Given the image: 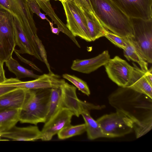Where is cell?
Listing matches in <instances>:
<instances>
[{"instance_id": "cell-25", "label": "cell", "mask_w": 152, "mask_h": 152, "mask_svg": "<svg viewBox=\"0 0 152 152\" xmlns=\"http://www.w3.org/2000/svg\"><path fill=\"white\" fill-rule=\"evenodd\" d=\"M62 107V92L60 88H52L48 111L45 122L48 121Z\"/></svg>"}, {"instance_id": "cell-24", "label": "cell", "mask_w": 152, "mask_h": 152, "mask_svg": "<svg viewBox=\"0 0 152 152\" xmlns=\"http://www.w3.org/2000/svg\"><path fill=\"white\" fill-rule=\"evenodd\" d=\"M9 70L14 74L16 78L31 77L36 79L40 75L35 74L32 70L27 69L21 65L17 61L11 57L5 62Z\"/></svg>"}, {"instance_id": "cell-18", "label": "cell", "mask_w": 152, "mask_h": 152, "mask_svg": "<svg viewBox=\"0 0 152 152\" xmlns=\"http://www.w3.org/2000/svg\"><path fill=\"white\" fill-rule=\"evenodd\" d=\"M14 19V32L16 45L20 48L16 50L19 53H27L34 56L38 59V57L28 40L23 28L18 19L15 17Z\"/></svg>"}, {"instance_id": "cell-31", "label": "cell", "mask_w": 152, "mask_h": 152, "mask_svg": "<svg viewBox=\"0 0 152 152\" xmlns=\"http://www.w3.org/2000/svg\"><path fill=\"white\" fill-rule=\"evenodd\" d=\"M27 3L33 13L36 14L42 20H46L47 21L49 20L46 17L45 15L40 11V7L35 0H26Z\"/></svg>"}, {"instance_id": "cell-41", "label": "cell", "mask_w": 152, "mask_h": 152, "mask_svg": "<svg viewBox=\"0 0 152 152\" xmlns=\"http://www.w3.org/2000/svg\"><path fill=\"white\" fill-rule=\"evenodd\" d=\"M48 0V1H50V0Z\"/></svg>"}, {"instance_id": "cell-14", "label": "cell", "mask_w": 152, "mask_h": 152, "mask_svg": "<svg viewBox=\"0 0 152 152\" xmlns=\"http://www.w3.org/2000/svg\"><path fill=\"white\" fill-rule=\"evenodd\" d=\"M110 58L108 51L105 50L92 58L73 60L71 68L73 70L80 72L89 74L100 67L104 66Z\"/></svg>"}, {"instance_id": "cell-3", "label": "cell", "mask_w": 152, "mask_h": 152, "mask_svg": "<svg viewBox=\"0 0 152 152\" xmlns=\"http://www.w3.org/2000/svg\"><path fill=\"white\" fill-rule=\"evenodd\" d=\"M51 89L32 90L30 96L19 110L20 122L36 125L45 122L48 111Z\"/></svg>"}, {"instance_id": "cell-32", "label": "cell", "mask_w": 152, "mask_h": 152, "mask_svg": "<svg viewBox=\"0 0 152 152\" xmlns=\"http://www.w3.org/2000/svg\"><path fill=\"white\" fill-rule=\"evenodd\" d=\"M14 52L17 56L21 60V61L28 64L31 67L33 68L37 71L41 72H42V70L38 67H37L34 63L30 61H28L27 59L24 58L23 57L21 56L20 55L19 53H18L15 50H14Z\"/></svg>"}, {"instance_id": "cell-38", "label": "cell", "mask_w": 152, "mask_h": 152, "mask_svg": "<svg viewBox=\"0 0 152 152\" xmlns=\"http://www.w3.org/2000/svg\"><path fill=\"white\" fill-rule=\"evenodd\" d=\"M1 137H0V141H7L8 140H7V139H1Z\"/></svg>"}, {"instance_id": "cell-12", "label": "cell", "mask_w": 152, "mask_h": 152, "mask_svg": "<svg viewBox=\"0 0 152 152\" xmlns=\"http://www.w3.org/2000/svg\"><path fill=\"white\" fill-rule=\"evenodd\" d=\"M74 114L69 110L62 107L48 121L45 122L41 132V138L49 141L65 127L71 125Z\"/></svg>"}, {"instance_id": "cell-7", "label": "cell", "mask_w": 152, "mask_h": 152, "mask_svg": "<svg viewBox=\"0 0 152 152\" xmlns=\"http://www.w3.org/2000/svg\"><path fill=\"white\" fill-rule=\"evenodd\" d=\"M61 3L66 18V26L72 34L87 42L92 41L86 22L78 8L69 0Z\"/></svg>"}, {"instance_id": "cell-2", "label": "cell", "mask_w": 152, "mask_h": 152, "mask_svg": "<svg viewBox=\"0 0 152 152\" xmlns=\"http://www.w3.org/2000/svg\"><path fill=\"white\" fill-rule=\"evenodd\" d=\"M90 0L96 15L105 28L124 38L134 37L131 18L111 0Z\"/></svg>"}, {"instance_id": "cell-13", "label": "cell", "mask_w": 152, "mask_h": 152, "mask_svg": "<svg viewBox=\"0 0 152 152\" xmlns=\"http://www.w3.org/2000/svg\"><path fill=\"white\" fill-rule=\"evenodd\" d=\"M10 7L14 17L20 22L24 32L27 34L37 33L33 14L26 0H10Z\"/></svg>"}, {"instance_id": "cell-15", "label": "cell", "mask_w": 152, "mask_h": 152, "mask_svg": "<svg viewBox=\"0 0 152 152\" xmlns=\"http://www.w3.org/2000/svg\"><path fill=\"white\" fill-rule=\"evenodd\" d=\"M32 90L17 88L0 97V110L20 109L30 96Z\"/></svg>"}, {"instance_id": "cell-28", "label": "cell", "mask_w": 152, "mask_h": 152, "mask_svg": "<svg viewBox=\"0 0 152 152\" xmlns=\"http://www.w3.org/2000/svg\"><path fill=\"white\" fill-rule=\"evenodd\" d=\"M104 37L116 46L123 50L126 48L128 43V38L121 37L106 29L104 31Z\"/></svg>"}, {"instance_id": "cell-30", "label": "cell", "mask_w": 152, "mask_h": 152, "mask_svg": "<svg viewBox=\"0 0 152 152\" xmlns=\"http://www.w3.org/2000/svg\"><path fill=\"white\" fill-rule=\"evenodd\" d=\"M35 41L37 45L40 55L43 62L45 64L48 71L49 72H52L51 71L50 64L47 59L46 51L45 47L42 43V41L37 36L35 39Z\"/></svg>"}, {"instance_id": "cell-37", "label": "cell", "mask_w": 152, "mask_h": 152, "mask_svg": "<svg viewBox=\"0 0 152 152\" xmlns=\"http://www.w3.org/2000/svg\"><path fill=\"white\" fill-rule=\"evenodd\" d=\"M50 24L51 30L52 32L56 35H58L60 32L61 31L58 28H55L53 26V23L51 22L49 20L48 21Z\"/></svg>"}, {"instance_id": "cell-6", "label": "cell", "mask_w": 152, "mask_h": 152, "mask_svg": "<svg viewBox=\"0 0 152 152\" xmlns=\"http://www.w3.org/2000/svg\"><path fill=\"white\" fill-rule=\"evenodd\" d=\"M16 45L14 19L10 12L0 10V61L4 64L11 57Z\"/></svg>"}, {"instance_id": "cell-1", "label": "cell", "mask_w": 152, "mask_h": 152, "mask_svg": "<svg viewBox=\"0 0 152 152\" xmlns=\"http://www.w3.org/2000/svg\"><path fill=\"white\" fill-rule=\"evenodd\" d=\"M152 99L127 87H120L108 97L110 105L133 122L137 138L144 135L152 127Z\"/></svg>"}, {"instance_id": "cell-19", "label": "cell", "mask_w": 152, "mask_h": 152, "mask_svg": "<svg viewBox=\"0 0 152 152\" xmlns=\"http://www.w3.org/2000/svg\"><path fill=\"white\" fill-rule=\"evenodd\" d=\"M39 7L48 15L56 24L60 31L67 36L75 43L77 42L74 37L68 30L66 25L60 19L55 13L50 3L47 0H35Z\"/></svg>"}, {"instance_id": "cell-23", "label": "cell", "mask_w": 152, "mask_h": 152, "mask_svg": "<svg viewBox=\"0 0 152 152\" xmlns=\"http://www.w3.org/2000/svg\"><path fill=\"white\" fill-rule=\"evenodd\" d=\"M128 39V45L123 50L124 56L129 61L137 63L143 72H146L148 69V63L134 45L130 38Z\"/></svg>"}, {"instance_id": "cell-16", "label": "cell", "mask_w": 152, "mask_h": 152, "mask_svg": "<svg viewBox=\"0 0 152 152\" xmlns=\"http://www.w3.org/2000/svg\"><path fill=\"white\" fill-rule=\"evenodd\" d=\"M41 132L37 126L18 127L14 126L8 130L0 133L1 137L13 140L35 141L40 139Z\"/></svg>"}, {"instance_id": "cell-11", "label": "cell", "mask_w": 152, "mask_h": 152, "mask_svg": "<svg viewBox=\"0 0 152 152\" xmlns=\"http://www.w3.org/2000/svg\"><path fill=\"white\" fill-rule=\"evenodd\" d=\"M130 18L152 19V0H111Z\"/></svg>"}, {"instance_id": "cell-17", "label": "cell", "mask_w": 152, "mask_h": 152, "mask_svg": "<svg viewBox=\"0 0 152 152\" xmlns=\"http://www.w3.org/2000/svg\"><path fill=\"white\" fill-rule=\"evenodd\" d=\"M131 77L126 87L130 88L152 99V85L147 81L144 76V72L134 63Z\"/></svg>"}, {"instance_id": "cell-26", "label": "cell", "mask_w": 152, "mask_h": 152, "mask_svg": "<svg viewBox=\"0 0 152 152\" xmlns=\"http://www.w3.org/2000/svg\"><path fill=\"white\" fill-rule=\"evenodd\" d=\"M86 129L85 124L75 126L71 124L60 131L57 134L58 137L60 140L67 139L81 134L86 131Z\"/></svg>"}, {"instance_id": "cell-8", "label": "cell", "mask_w": 152, "mask_h": 152, "mask_svg": "<svg viewBox=\"0 0 152 152\" xmlns=\"http://www.w3.org/2000/svg\"><path fill=\"white\" fill-rule=\"evenodd\" d=\"M66 82L59 75L53 72L44 74L31 81H22L17 78L9 79L8 86L29 90L59 88Z\"/></svg>"}, {"instance_id": "cell-40", "label": "cell", "mask_w": 152, "mask_h": 152, "mask_svg": "<svg viewBox=\"0 0 152 152\" xmlns=\"http://www.w3.org/2000/svg\"><path fill=\"white\" fill-rule=\"evenodd\" d=\"M58 0V1H61V0Z\"/></svg>"}, {"instance_id": "cell-36", "label": "cell", "mask_w": 152, "mask_h": 152, "mask_svg": "<svg viewBox=\"0 0 152 152\" xmlns=\"http://www.w3.org/2000/svg\"><path fill=\"white\" fill-rule=\"evenodd\" d=\"M144 76L148 83L152 85V68L150 69L146 72H144Z\"/></svg>"}, {"instance_id": "cell-20", "label": "cell", "mask_w": 152, "mask_h": 152, "mask_svg": "<svg viewBox=\"0 0 152 152\" xmlns=\"http://www.w3.org/2000/svg\"><path fill=\"white\" fill-rule=\"evenodd\" d=\"M77 8L86 22L92 41L104 37L106 28L101 24L99 20L92 18L82 9Z\"/></svg>"}, {"instance_id": "cell-9", "label": "cell", "mask_w": 152, "mask_h": 152, "mask_svg": "<svg viewBox=\"0 0 152 152\" xmlns=\"http://www.w3.org/2000/svg\"><path fill=\"white\" fill-rule=\"evenodd\" d=\"M109 78L120 87H126L130 79L133 67L118 56L109 60L104 66Z\"/></svg>"}, {"instance_id": "cell-5", "label": "cell", "mask_w": 152, "mask_h": 152, "mask_svg": "<svg viewBox=\"0 0 152 152\" xmlns=\"http://www.w3.org/2000/svg\"><path fill=\"white\" fill-rule=\"evenodd\" d=\"M96 121L107 138L122 137L130 133L133 129V121L118 111L104 115Z\"/></svg>"}, {"instance_id": "cell-10", "label": "cell", "mask_w": 152, "mask_h": 152, "mask_svg": "<svg viewBox=\"0 0 152 152\" xmlns=\"http://www.w3.org/2000/svg\"><path fill=\"white\" fill-rule=\"evenodd\" d=\"M60 88L62 92V107L69 110L74 115L79 117L84 110H99L104 107L79 99L76 94V88L67 83H64Z\"/></svg>"}, {"instance_id": "cell-34", "label": "cell", "mask_w": 152, "mask_h": 152, "mask_svg": "<svg viewBox=\"0 0 152 152\" xmlns=\"http://www.w3.org/2000/svg\"><path fill=\"white\" fill-rule=\"evenodd\" d=\"M16 88H17L12 86H0V97Z\"/></svg>"}, {"instance_id": "cell-39", "label": "cell", "mask_w": 152, "mask_h": 152, "mask_svg": "<svg viewBox=\"0 0 152 152\" xmlns=\"http://www.w3.org/2000/svg\"><path fill=\"white\" fill-rule=\"evenodd\" d=\"M66 0H61V2H65Z\"/></svg>"}, {"instance_id": "cell-22", "label": "cell", "mask_w": 152, "mask_h": 152, "mask_svg": "<svg viewBox=\"0 0 152 152\" xmlns=\"http://www.w3.org/2000/svg\"><path fill=\"white\" fill-rule=\"evenodd\" d=\"M19 109L0 110V133L7 131L15 126L19 121Z\"/></svg>"}, {"instance_id": "cell-29", "label": "cell", "mask_w": 152, "mask_h": 152, "mask_svg": "<svg viewBox=\"0 0 152 152\" xmlns=\"http://www.w3.org/2000/svg\"><path fill=\"white\" fill-rule=\"evenodd\" d=\"M77 8L84 11L92 18H98L96 15L90 0H69Z\"/></svg>"}, {"instance_id": "cell-4", "label": "cell", "mask_w": 152, "mask_h": 152, "mask_svg": "<svg viewBox=\"0 0 152 152\" xmlns=\"http://www.w3.org/2000/svg\"><path fill=\"white\" fill-rule=\"evenodd\" d=\"M134 37L132 42L146 61L152 63V19L131 18Z\"/></svg>"}, {"instance_id": "cell-35", "label": "cell", "mask_w": 152, "mask_h": 152, "mask_svg": "<svg viewBox=\"0 0 152 152\" xmlns=\"http://www.w3.org/2000/svg\"><path fill=\"white\" fill-rule=\"evenodd\" d=\"M3 64L0 61V84L4 83L7 79L3 68Z\"/></svg>"}, {"instance_id": "cell-27", "label": "cell", "mask_w": 152, "mask_h": 152, "mask_svg": "<svg viewBox=\"0 0 152 152\" xmlns=\"http://www.w3.org/2000/svg\"><path fill=\"white\" fill-rule=\"evenodd\" d=\"M62 77L71 83L76 88L88 96L90 94V91L87 83L74 75L68 74L62 75Z\"/></svg>"}, {"instance_id": "cell-33", "label": "cell", "mask_w": 152, "mask_h": 152, "mask_svg": "<svg viewBox=\"0 0 152 152\" xmlns=\"http://www.w3.org/2000/svg\"><path fill=\"white\" fill-rule=\"evenodd\" d=\"M0 10L6 11L12 14L11 9L10 0H0Z\"/></svg>"}, {"instance_id": "cell-21", "label": "cell", "mask_w": 152, "mask_h": 152, "mask_svg": "<svg viewBox=\"0 0 152 152\" xmlns=\"http://www.w3.org/2000/svg\"><path fill=\"white\" fill-rule=\"evenodd\" d=\"M81 115L84 120L86 131L89 139L93 140L100 137H107L103 133L98 123L90 115L89 110H84Z\"/></svg>"}]
</instances>
